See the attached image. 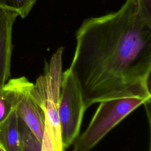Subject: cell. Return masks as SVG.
<instances>
[{"label":"cell","instance_id":"1","mask_svg":"<svg viewBox=\"0 0 151 151\" xmlns=\"http://www.w3.org/2000/svg\"><path fill=\"white\" fill-rule=\"evenodd\" d=\"M69 68L86 109L106 100L137 97L150 101L151 15L140 0L84 20L76 32Z\"/></svg>","mask_w":151,"mask_h":151},{"label":"cell","instance_id":"2","mask_svg":"<svg viewBox=\"0 0 151 151\" xmlns=\"http://www.w3.org/2000/svg\"><path fill=\"white\" fill-rule=\"evenodd\" d=\"M150 100L137 97L101 101L86 130L77 137L71 151H90L113 128L132 111Z\"/></svg>","mask_w":151,"mask_h":151},{"label":"cell","instance_id":"3","mask_svg":"<svg viewBox=\"0 0 151 151\" xmlns=\"http://www.w3.org/2000/svg\"><path fill=\"white\" fill-rule=\"evenodd\" d=\"M64 48L60 47L46 63L44 73L30 88L29 93L44 109L52 127L57 151H64L58 118V104L62 77V55Z\"/></svg>","mask_w":151,"mask_h":151},{"label":"cell","instance_id":"4","mask_svg":"<svg viewBox=\"0 0 151 151\" xmlns=\"http://www.w3.org/2000/svg\"><path fill=\"white\" fill-rule=\"evenodd\" d=\"M86 107L77 76L68 68L63 72L58 118L63 149L73 143L80 134Z\"/></svg>","mask_w":151,"mask_h":151},{"label":"cell","instance_id":"5","mask_svg":"<svg viewBox=\"0 0 151 151\" xmlns=\"http://www.w3.org/2000/svg\"><path fill=\"white\" fill-rule=\"evenodd\" d=\"M33 83L29 82L22 90L16 107L18 117L27 124L37 138L41 142L45 127V112L29 93Z\"/></svg>","mask_w":151,"mask_h":151},{"label":"cell","instance_id":"6","mask_svg":"<svg viewBox=\"0 0 151 151\" xmlns=\"http://www.w3.org/2000/svg\"><path fill=\"white\" fill-rule=\"evenodd\" d=\"M15 12L0 8V87L10 76L12 56V30L18 17Z\"/></svg>","mask_w":151,"mask_h":151},{"label":"cell","instance_id":"7","mask_svg":"<svg viewBox=\"0 0 151 151\" xmlns=\"http://www.w3.org/2000/svg\"><path fill=\"white\" fill-rule=\"evenodd\" d=\"M29 81L25 77L12 78L0 87V123L16 109L21 93Z\"/></svg>","mask_w":151,"mask_h":151},{"label":"cell","instance_id":"8","mask_svg":"<svg viewBox=\"0 0 151 151\" xmlns=\"http://www.w3.org/2000/svg\"><path fill=\"white\" fill-rule=\"evenodd\" d=\"M0 143L5 151H22L16 109L0 123Z\"/></svg>","mask_w":151,"mask_h":151},{"label":"cell","instance_id":"9","mask_svg":"<svg viewBox=\"0 0 151 151\" xmlns=\"http://www.w3.org/2000/svg\"><path fill=\"white\" fill-rule=\"evenodd\" d=\"M18 125L22 140V151H41V142L37 138L19 117H18Z\"/></svg>","mask_w":151,"mask_h":151},{"label":"cell","instance_id":"10","mask_svg":"<svg viewBox=\"0 0 151 151\" xmlns=\"http://www.w3.org/2000/svg\"><path fill=\"white\" fill-rule=\"evenodd\" d=\"M37 0H0V8L15 12L24 18L26 17Z\"/></svg>","mask_w":151,"mask_h":151},{"label":"cell","instance_id":"11","mask_svg":"<svg viewBox=\"0 0 151 151\" xmlns=\"http://www.w3.org/2000/svg\"><path fill=\"white\" fill-rule=\"evenodd\" d=\"M41 151H57L52 127L47 116L45 117L44 131L41 140Z\"/></svg>","mask_w":151,"mask_h":151},{"label":"cell","instance_id":"12","mask_svg":"<svg viewBox=\"0 0 151 151\" xmlns=\"http://www.w3.org/2000/svg\"><path fill=\"white\" fill-rule=\"evenodd\" d=\"M0 151H5L3 148V147L2 146V145H1V143H0Z\"/></svg>","mask_w":151,"mask_h":151}]
</instances>
